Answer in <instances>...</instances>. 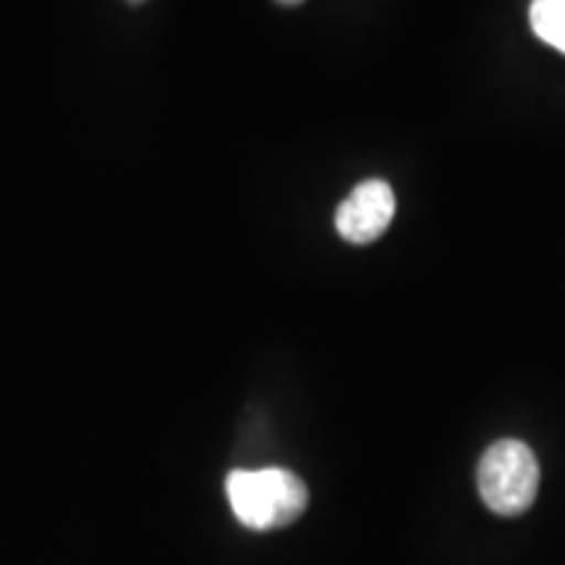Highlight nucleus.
<instances>
[{
  "instance_id": "f257e3e1",
  "label": "nucleus",
  "mask_w": 565,
  "mask_h": 565,
  "mask_svg": "<svg viewBox=\"0 0 565 565\" xmlns=\"http://www.w3.org/2000/svg\"><path fill=\"white\" fill-rule=\"evenodd\" d=\"M231 511L254 532H270L294 524L307 511L309 492L288 469H236L225 479Z\"/></svg>"
},
{
  "instance_id": "f03ea898",
  "label": "nucleus",
  "mask_w": 565,
  "mask_h": 565,
  "mask_svg": "<svg viewBox=\"0 0 565 565\" xmlns=\"http://www.w3.org/2000/svg\"><path fill=\"white\" fill-rule=\"evenodd\" d=\"M484 505L498 515H519L532 508L540 490V463L526 443L498 440L487 448L477 469Z\"/></svg>"
},
{
  "instance_id": "7ed1b4c3",
  "label": "nucleus",
  "mask_w": 565,
  "mask_h": 565,
  "mask_svg": "<svg viewBox=\"0 0 565 565\" xmlns=\"http://www.w3.org/2000/svg\"><path fill=\"white\" fill-rule=\"evenodd\" d=\"M395 194L391 183L383 179H370L359 183L341 202L335 212V228L345 242L370 244L380 238L393 223Z\"/></svg>"
},
{
  "instance_id": "20e7f679",
  "label": "nucleus",
  "mask_w": 565,
  "mask_h": 565,
  "mask_svg": "<svg viewBox=\"0 0 565 565\" xmlns=\"http://www.w3.org/2000/svg\"><path fill=\"white\" fill-rule=\"evenodd\" d=\"M529 21L536 38L565 53V0H532Z\"/></svg>"
},
{
  "instance_id": "39448f33",
  "label": "nucleus",
  "mask_w": 565,
  "mask_h": 565,
  "mask_svg": "<svg viewBox=\"0 0 565 565\" xmlns=\"http://www.w3.org/2000/svg\"><path fill=\"white\" fill-rule=\"evenodd\" d=\"M278 3H282V6H299V3H303V0H278Z\"/></svg>"
}]
</instances>
